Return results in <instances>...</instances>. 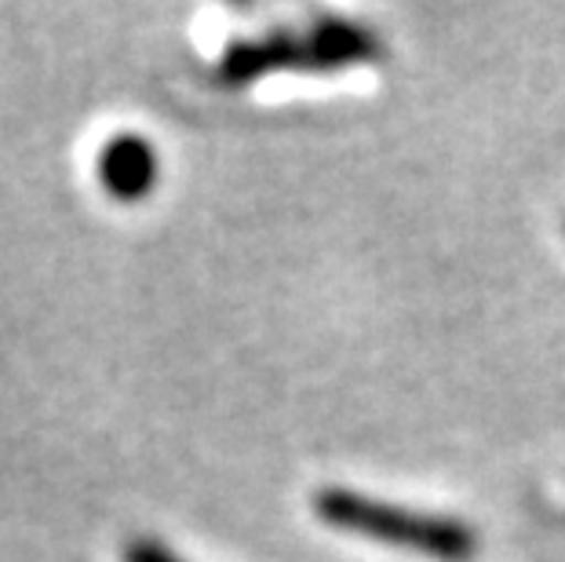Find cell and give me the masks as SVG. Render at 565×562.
Returning a JSON list of instances; mask_svg holds the SVG:
<instances>
[{
	"label": "cell",
	"mask_w": 565,
	"mask_h": 562,
	"mask_svg": "<svg viewBox=\"0 0 565 562\" xmlns=\"http://www.w3.org/2000/svg\"><path fill=\"white\" fill-rule=\"evenodd\" d=\"M315 511L332 530L369 537V541L405 548L435 562H471L478 555V533L467 519L435 516V511L398 508L387 500L354 494V489L324 486L315 497Z\"/></svg>",
	"instance_id": "cell-1"
},
{
	"label": "cell",
	"mask_w": 565,
	"mask_h": 562,
	"mask_svg": "<svg viewBox=\"0 0 565 562\" xmlns=\"http://www.w3.org/2000/svg\"><path fill=\"white\" fill-rule=\"evenodd\" d=\"M274 70L324 74V70H340V66L321 52L310 33L307 38H296V33H288V30H274L267 38H256V41H234L215 59V81L226 88L248 85V81L267 77Z\"/></svg>",
	"instance_id": "cell-2"
},
{
	"label": "cell",
	"mask_w": 565,
	"mask_h": 562,
	"mask_svg": "<svg viewBox=\"0 0 565 562\" xmlns=\"http://www.w3.org/2000/svg\"><path fill=\"white\" fill-rule=\"evenodd\" d=\"M95 172H99L103 190H110L114 198L139 201L158 183V153H153V142L139 131H117L114 139L103 142Z\"/></svg>",
	"instance_id": "cell-3"
},
{
	"label": "cell",
	"mask_w": 565,
	"mask_h": 562,
	"mask_svg": "<svg viewBox=\"0 0 565 562\" xmlns=\"http://www.w3.org/2000/svg\"><path fill=\"white\" fill-rule=\"evenodd\" d=\"M310 38L318 41V47L332 59L335 66H351V63H376L383 55V41L372 30H365L362 22L351 19H321Z\"/></svg>",
	"instance_id": "cell-4"
},
{
	"label": "cell",
	"mask_w": 565,
	"mask_h": 562,
	"mask_svg": "<svg viewBox=\"0 0 565 562\" xmlns=\"http://www.w3.org/2000/svg\"><path fill=\"white\" fill-rule=\"evenodd\" d=\"M125 562H183L172 548H164L161 541H150V537H139V541L125 544Z\"/></svg>",
	"instance_id": "cell-5"
}]
</instances>
